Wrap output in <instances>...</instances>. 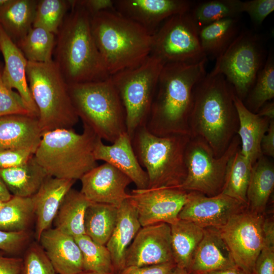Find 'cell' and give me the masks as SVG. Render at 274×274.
I'll return each mask as SVG.
<instances>
[{"label": "cell", "mask_w": 274, "mask_h": 274, "mask_svg": "<svg viewBox=\"0 0 274 274\" xmlns=\"http://www.w3.org/2000/svg\"><path fill=\"white\" fill-rule=\"evenodd\" d=\"M207 59L195 64L165 63L159 75L150 112L145 124L159 136H191L189 118L195 85L207 74Z\"/></svg>", "instance_id": "6da1fadb"}, {"label": "cell", "mask_w": 274, "mask_h": 274, "mask_svg": "<svg viewBox=\"0 0 274 274\" xmlns=\"http://www.w3.org/2000/svg\"><path fill=\"white\" fill-rule=\"evenodd\" d=\"M234 90L224 76L207 74L195 86L189 118L191 138L204 141L218 157L237 133Z\"/></svg>", "instance_id": "7a4b0ae2"}, {"label": "cell", "mask_w": 274, "mask_h": 274, "mask_svg": "<svg viewBox=\"0 0 274 274\" xmlns=\"http://www.w3.org/2000/svg\"><path fill=\"white\" fill-rule=\"evenodd\" d=\"M55 39L53 59L68 84L98 81L110 77L92 35L91 15L73 4Z\"/></svg>", "instance_id": "3957f363"}, {"label": "cell", "mask_w": 274, "mask_h": 274, "mask_svg": "<svg viewBox=\"0 0 274 274\" xmlns=\"http://www.w3.org/2000/svg\"><path fill=\"white\" fill-rule=\"evenodd\" d=\"M90 24L95 44L110 76L140 65L151 54L152 36L116 10L91 16Z\"/></svg>", "instance_id": "277c9868"}, {"label": "cell", "mask_w": 274, "mask_h": 274, "mask_svg": "<svg viewBox=\"0 0 274 274\" xmlns=\"http://www.w3.org/2000/svg\"><path fill=\"white\" fill-rule=\"evenodd\" d=\"M98 138L85 124L80 134L73 128L46 131L34 156L49 176L76 181L97 165L93 151Z\"/></svg>", "instance_id": "5b68a950"}, {"label": "cell", "mask_w": 274, "mask_h": 274, "mask_svg": "<svg viewBox=\"0 0 274 274\" xmlns=\"http://www.w3.org/2000/svg\"><path fill=\"white\" fill-rule=\"evenodd\" d=\"M191 136H159L143 125L134 132L131 143L137 159L146 168L149 188H179L187 175L185 152Z\"/></svg>", "instance_id": "8992f818"}, {"label": "cell", "mask_w": 274, "mask_h": 274, "mask_svg": "<svg viewBox=\"0 0 274 274\" xmlns=\"http://www.w3.org/2000/svg\"><path fill=\"white\" fill-rule=\"evenodd\" d=\"M68 85L79 118L99 138L113 143L126 132L125 110L110 77Z\"/></svg>", "instance_id": "52a82bcc"}, {"label": "cell", "mask_w": 274, "mask_h": 274, "mask_svg": "<svg viewBox=\"0 0 274 274\" xmlns=\"http://www.w3.org/2000/svg\"><path fill=\"white\" fill-rule=\"evenodd\" d=\"M26 78L43 133L73 128L79 118L71 100L68 84L53 60L45 63L28 61Z\"/></svg>", "instance_id": "ba28073f"}, {"label": "cell", "mask_w": 274, "mask_h": 274, "mask_svg": "<svg viewBox=\"0 0 274 274\" xmlns=\"http://www.w3.org/2000/svg\"><path fill=\"white\" fill-rule=\"evenodd\" d=\"M164 64L159 57L150 54L140 65L110 76L125 110L126 132L131 139L147 122Z\"/></svg>", "instance_id": "9c48e42d"}, {"label": "cell", "mask_w": 274, "mask_h": 274, "mask_svg": "<svg viewBox=\"0 0 274 274\" xmlns=\"http://www.w3.org/2000/svg\"><path fill=\"white\" fill-rule=\"evenodd\" d=\"M240 145L239 137L235 135L223 154L217 157L204 141L191 138L185 152L187 175L179 188L208 196L220 194L228 162L240 149Z\"/></svg>", "instance_id": "30bf717a"}, {"label": "cell", "mask_w": 274, "mask_h": 274, "mask_svg": "<svg viewBox=\"0 0 274 274\" xmlns=\"http://www.w3.org/2000/svg\"><path fill=\"white\" fill-rule=\"evenodd\" d=\"M261 38L246 31L239 32L226 51L216 59L210 73L224 76L243 101L252 87L265 60Z\"/></svg>", "instance_id": "8fae6325"}, {"label": "cell", "mask_w": 274, "mask_h": 274, "mask_svg": "<svg viewBox=\"0 0 274 274\" xmlns=\"http://www.w3.org/2000/svg\"><path fill=\"white\" fill-rule=\"evenodd\" d=\"M190 11L174 15L161 24L152 35L151 54L165 63L195 64L207 59L200 45L199 28Z\"/></svg>", "instance_id": "7c38bea8"}, {"label": "cell", "mask_w": 274, "mask_h": 274, "mask_svg": "<svg viewBox=\"0 0 274 274\" xmlns=\"http://www.w3.org/2000/svg\"><path fill=\"white\" fill-rule=\"evenodd\" d=\"M263 214L247 208L217 228L227 245L235 265L253 274L256 259L264 244Z\"/></svg>", "instance_id": "4fadbf2b"}, {"label": "cell", "mask_w": 274, "mask_h": 274, "mask_svg": "<svg viewBox=\"0 0 274 274\" xmlns=\"http://www.w3.org/2000/svg\"><path fill=\"white\" fill-rule=\"evenodd\" d=\"M188 191L179 188L134 189L129 198L134 204L142 227L176 222L186 202Z\"/></svg>", "instance_id": "5bb4252c"}, {"label": "cell", "mask_w": 274, "mask_h": 274, "mask_svg": "<svg viewBox=\"0 0 274 274\" xmlns=\"http://www.w3.org/2000/svg\"><path fill=\"white\" fill-rule=\"evenodd\" d=\"M247 208L246 203L221 193L208 196L190 191L178 218L191 221L203 228H218Z\"/></svg>", "instance_id": "9a60e30c"}, {"label": "cell", "mask_w": 274, "mask_h": 274, "mask_svg": "<svg viewBox=\"0 0 274 274\" xmlns=\"http://www.w3.org/2000/svg\"><path fill=\"white\" fill-rule=\"evenodd\" d=\"M170 262H174L170 225L158 223L141 227L126 251L125 267Z\"/></svg>", "instance_id": "2e32d148"}, {"label": "cell", "mask_w": 274, "mask_h": 274, "mask_svg": "<svg viewBox=\"0 0 274 274\" xmlns=\"http://www.w3.org/2000/svg\"><path fill=\"white\" fill-rule=\"evenodd\" d=\"M80 180V192L92 202L110 204L118 208L129 196L126 189L132 183L131 179L106 162L86 173Z\"/></svg>", "instance_id": "e0dca14e"}, {"label": "cell", "mask_w": 274, "mask_h": 274, "mask_svg": "<svg viewBox=\"0 0 274 274\" xmlns=\"http://www.w3.org/2000/svg\"><path fill=\"white\" fill-rule=\"evenodd\" d=\"M116 11L136 22L151 36L169 17L189 12L193 3L187 0H115Z\"/></svg>", "instance_id": "ac0fdd59"}, {"label": "cell", "mask_w": 274, "mask_h": 274, "mask_svg": "<svg viewBox=\"0 0 274 274\" xmlns=\"http://www.w3.org/2000/svg\"><path fill=\"white\" fill-rule=\"evenodd\" d=\"M96 160H102L122 172L134 183L136 189L148 188V175L140 165L127 132L122 133L110 145L104 144L98 138L94 151Z\"/></svg>", "instance_id": "d6986e66"}, {"label": "cell", "mask_w": 274, "mask_h": 274, "mask_svg": "<svg viewBox=\"0 0 274 274\" xmlns=\"http://www.w3.org/2000/svg\"><path fill=\"white\" fill-rule=\"evenodd\" d=\"M0 51L5 63L2 71L3 83L8 88L16 90L31 114L38 118V109L31 96L26 78L28 61L1 25Z\"/></svg>", "instance_id": "ffe728a7"}, {"label": "cell", "mask_w": 274, "mask_h": 274, "mask_svg": "<svg viewBox=\"0 0 274 274\" xmlns=\"http://www.w3.org/2000/svg\"><path fill=\"white\" fill-rule=\"evenodd\" d=\"M38 242L56 274H78L83 271L81 251L73 237L50 228L42 233Z\"/></svg>", "instance_id": "44dd1931"}, {"label": "cell", "mask_w": 274, "mask_h": 274, "mask_svg": "<svg viewBox=\"0 0 274 274\" xmlns=\"http://www.w3.org/2000/svg\"><path fill=\"white\" fill-rule=\"evenodd\" d=\"M76 181L48 176L31 197L36 219L35 237L50 228L59 208Z\"/></svg>", "instance_id": "7402d4cb"}, {"label": "cell", "mask_w": 274, "mask_h": 274, "mask_svg": "<svg viewBox=\"0 0 274 274\" xmlns=\"http://www.w3.org/2000/svg\"><path fill=\"white\" fill-rule=\"evenodd\" d=\"M141 227L136 209L128 197L118 208L116 223L106 245L111 255L114 274L125 267L126 251Z\"/></svg>", "instance_id": "603a6c76"}, {"label": "cell", "mask_w": 274, "mask_h": 274, "mask_svg": "<svg viewBox=\"0 0 274 274\" xmlns=\"http://www.w3.org/2000/svg\"><path fill=\"white\" fill-rule=\"evenodd\" d=\"M43 132L38 118L29 115L13 114L0 118V150L36 151Z\"/></svg>", "instance_id": "cb8c5ba5"}, {"label": "cell", "mask_w": 274, "mask_h": 274, "mask_svg": "<svg viewBox=\"0 0 274 274\" xmlns=\"http://www.w3.org/2000/svg\"><path fill=\"white\" fill-rule=\"evenodd\" d=\"M237 267L230 251L216 228H204L203 236L195 253L189 273L204 274Z\"/></svg>", "instance_id": "d4e9b609"}, {"label": "cell", "mask_w": 274, "mask_h": 274, "mask_svg": "<svg viewBox=\"0 0 274 274\" xmlns=\"http://www.w3.org/2000/svg\"><path fill=\"white\" fill-rule=\"evenodd\" d=\"M233 101L238 119L237 133L241 142L240 151L252 166L263 155L261 143L270 120L248 110L235 93Z\"/></svg>", "instance_id": "484cf974"}, {"label": "cell", "mask_w": 274, "mask_h": 274, "mask_svg": "<svg viewBox=\"0 0 274 274\" xmlns=\"http://www.w3.org/2000/svg\"><path fill=\"white\" fill-rule=\"evenodd\" d=\"M49 176L34 155L21 165L0 169V177L13 196L31 197Z\"/></svg>", "instance_id": "4316f807"}, {"label": "cell", "mask_w": 274, "mask_h": 274, "mask_svg": "<svg viewBox=\"0 0 274 274\" xmlns=\"http://www.w3.org/2000/svg\"><path fill=\"white\" fill-rule=\"evenodd\" d=\"M173 259L177 267L190 270L195 253L204 234V228L185 220L170 225Z\"/></svg>", "instance_id": "83f0119b"}, {"label": "cell", "mask_w": 274, "mask_h": 274, "mask_svg": "<svg viewBox=\"0 0 274 274\" xmlns=\"http://www.w3.org/2000/svg\"><path fill=\"white\" fill-rule=\"evenodd\" d=\"M38 1L8 0L0 7V25L16 44L32 27Z\"/></svg>", "instance_id": "f1b7e54d"}, {"label": "cell", "mask_w": 274, "mask_h": 274, "mask_svg": "<svg viewBox=\"0 0 274 274\" xmlns=\"http://www.w3.org/2000/svg\"><path fill=\"white\" fill-rule=\"evenodd\" d=\"M273 188V163L262 155L252 167L247 191V209L263 214Z\"/></svg>", "instance_id": "f546056e"}, {"label": "cell", "mask_w": 274, "mask_h": 274, "mask_svg": "<svg viewBox=\"0 0 274 274\" xmlns=\"http://www.w3.org/2000/svg\"><path fill=\"white\" fill-rule=\"evenodd\" d=\"M92 202L80 191L71 188L65 196L54 220V228L74 238L85 234V214Z\"/></svg>", "instance_id": "4dcf8cb0"}, {"label": "cell", "mask_w": 274, "mask_h": 274, "mask_svg": "<svg viewBox=\"0 0 274 274\" xmlns=\"http://www.w3.org/2000/svg\"><path fill=\"white\" fill-rule=\"evenodd\" d=\"M237 17L217 21L199 28L201 48L207 57L216 59L228 48L239 33Z\"/></svg>", "instance_id": "1f68e13d"}, {"label": "cell", "mask_w": 274, "mask_h": 274, "mask_svg": "<svg viewBox=\"0 0 274 274\" xmlns=\"http://www.w3.org/2000/svg\"><path fill=\"white\" fill-rule=\"evenodd\" d=\"M118 207L92 202L87 208L84 217L85 234L95 243L106 245L115 226Z\"/></svg>", "instance_id": "d6a6232c"}, {"label": "cell", "mask_w": 274, "mask_h": 274, "mask_svg": "<svg viewBox=\"0 0 274 274\" xmlns=\"http://www.w3.org/2000/svg\"><path fill=\"white\" fill-rule=\"evenodd\" d=\"M35 218L31 197L12 195L3 202L0 210V230L10 232L30 230Z\"/></svg>", "instance_id": "836d02e7"}, {"label": "cell", "mask_w": 274, "mask_h": 274, "mask_svg": "<svg viewBox=\"0 0 274 274\" xmlns=\"http://www.w3.org/2000/svg\"><path fill=\"white\" fill-rule=\"evenodd\" d=\"M252 167L239 149L228 162L221 193L247 205V191Z\"/></svg>", "instance_id": "e575fe53"}, {"label": "cell", "mask_w": 274, "mask_h": 274, "mask_svg": "<svg viewBox=\"0 0 274 274\" xmlns=\"http://www.w3.org/2000/svg\"><path fill=\"white\" fill-rule=\"evenodd\" d=\"M55 35L40 27H32L16 45L28 61L45 63L53 60Z\"/></svg>", "instance_id": "d590c367"}, {"label": "cell", "mask_w": 274, "mask_h": 274, "mask_svg": "<svg viewBox=\"0 0 274 274\" xmlns=\"http://www.w3.org/2000/svg\"><path fill=\"white\" fill-rule=\"evenodd\" d=\"M242 1L212 0L193 6L190 13L198 28L222 19L237 17L242 13Z\"/></svg>", "instance_id": "8d00e7d4"}, {"label": "cell", "mask_w": 274, "mask_h": 274, "mask_svg": "<svg viewBox=\"0 0 274 274\" xmlns=\"http://www.w3.org/2000/svg\"><path fill=\"white\" fill-rule=\"evenodd\" d=\"M273 97L274 59L272 54H270L259 71L255 81L245 98L244 105L250 111L257 113Z\"/></svg>", "instance_id": "74e56055"}, {"label": "cell", "mask_w": 274, "mask_h": 274, "mask_svg": "<svg viewBox=\"0 0 274 274\" xmlns=\"http://www.w3.org/2000/svg\"><path fill=\"white\" fill-rule=\"evenodd\" d=\"M74 238L81 251L83 271L114 274L111 255L106 245L95 243L86 234Z\"/></svg>", "instance_id": "f35d334b"}, {"label": "cell", "mask_w": 274, "mask_h": 274, "mask_svg": "<svg viewBox=\"0 0 274 274\" xmlns=\"http://www.w3.org/2000/svg\"><path fill=\"white\" fill-rule=\"evenodd\" d=\"M71 8L70 1H38L32 27L42 28L56 36Z\"/></svg>", "instance_id": "ab89813d"}, {"label": "cell", "mask_w": 274, "mask_h": 274, "mask_svg": "<svg viewBox=\"0 0 274 274\" xmlns=\"http://www.w3.org/2000/svg\"><path fill=\"white\" fill-rule=\"evenodd\" d=\"M20 274H56L50 260L38 241H31L24 250Z\"/></svg>", "instance_id": "60d3db41"}, {"label": "cell", "mask_w": 274, "mask_h": 274, "mask_svg": "<svg viewBox=\"0 0 274 274\" xmlns=\"http://www.w3.org/2000/svg\"><path fill=\"white\" fill-rule=\"evenodd\" d=\"M2 69L0 65V118L13 114L34 116L19 93L4 84L2 79Z\"/></svg>", "instance_id": "b9f144b4"}, {"label": "cell", "mask_w": 274, "mask_h": 274, "mask_svg": "<svg viewBox=\"0 0 274 274\" xmlns=\"http://www.w3.org/2000/svg\"><path fill=\"white\" fill-rule=\"evenodd\" d=\"M30 230L10 232L0 230V250L7 255L22 257V254L32 241Z\"/></svg>", "instance_id": "7bdbcfd3"}, {"label": "cell", "mask_w": 274, "mask_h": 274, "mask_svg": "<svg viewBox=\"0 0 274 274\" xmlns=\"http://www.w3.org/2000/svg\"><path fill=\"white\" fill-rule=\"evenodd\" d=\"M273 10V0L242 1V13H247L249 15L252 22L257 25H261L266 17Z\"/></svg>", "instance_id": "ee69618b"}, {"label": "cell", "mask_w": 274, "mask_h": 274, "mask_svg": "<svg viewBox=\"0 0 274 274\" xmlns=\"http://www.w3.org/2000/svg\"><path fill=\"white\" fill-rule=\"evenodd\" d=\"M253 274H274V237H264V244L255 261Z\"/></svg>", "instance_id": "f6af8a7d"}, {"label": "cell", "mask_w": 274, "mask_h": 274, "mask_svg": "<svg viewBox=\"0 0 274 274\" xmlns=\"http://www.w3.org/2000/svg\"><path fill=\"white\" fill-rule=\"evenodd\" d=\"M35 152L28 149H1L0 169L21 165L32 157Z\"/></svg>", "instance_id": "bcb514c9"}, {"label": "cell", "mask_w": 274, "mask_h": 274, "mask_svg": "<svg viewBox=\"0 0 274 274\" xmlns=\"http://www.w3.org/2000/svg\"><path fill=\"white\" fill-rule=\"evenodd\" d=\"M176 266L174 262L144 266H127L116 274H172Z\"/></svg>", "instance_id": "7dc6e473"}, {"label": "cell", "mask_w": 274, "mask_h": 274, "mask_svg": "<svg viewBox=\"0 0 274 274\" xmlns=\"http://www.w3.org/2000/svg\"><path fill=\"white\" fill-rule=\"evenodd\" d=\"M71 2L83 8L91 16L104 11L115 10L114 0H72Z\"/></svg>", "instance_id": "c3c4849f"}, {"label": "cell", "mask_w": 274, "mask_h": 274, "mask_svg": "<svg viewBox=\"0 0 274 274\" xmlns=\"http://www.w3.org/2000/svg\"><path fill=\"white\" fill-rule=\"evenodd\" d=\"M22 266V257L10 256L0 250V274H20Z\"/></svg>", "instance_id": "681fc988"}, {"label": "cell", "mask_w": 274, "mask_h": 274, "mask_svg": "<svg viewBox=\"0 0 274 274\" xmlns=\"http://www.w3.org/2000/svg\"><path fill=\"white\" fill-rule=\"evenodd\" d=\"M263 155L274 156V120L270 121L267 131L264 135L261 143Z\"/></svg>", "instance_id": "f907efd6"}, {"label": "cell", "mask_w": 274, "mask_h": 274, "mask_svg": "<svg viewBox=\"0 0 274 274\" xmlns=\"http://www.w3.org/2000/svg\"><path fill=\"white\" fill-rule=\"evenodd\" d=\"M257 114L260 116L266 118L269 120H274V103H265L258 111Z\"/></svg>", "instance_id": "816d5d0a"}, {"label": "cell", "mask_w": 274, "mask_h": 274, "mask_svg": "<svg viewBox=\"0 0 274 274\" xmlns=\"http://www.w3.org/2000/svg\"><path fill=\"white\" fill-rule=\"evenodd\" d=\"M204 274H250L241 268L235 267L232 268L226 269L211 271Z\"/></svg>", "instance_id": "f5cc1de1"}, {"label": "cell", "mask_w": 274, "mask_h": 274, "mask_svg": "<svg viewBox=\"0 0 274 274\" xmlns=\"http://www.w3.org/2000/svg\"><path fill=\"white\" fill-rule=\"evenodd\" d=\"M12 196V195L8 191L0 177V200L4 202L6 201Z\"/></svg>", "instance_id": "db71d44e"}, {"label": "cell", "mask_w": 274, "mask_h": 274, "mask_svg": "<svg viewBox=\"0 0 274 274\" xmlns=\"http://www.w3.org/2000/svg\"><path fill=\"white\" fill-rule=\"evenodd\" d=\"M172 274H190L186 269L176 266Z\"/></svg>", "instance_id": "11a10c76"}, {"label": "cell", "mask_w": 274, "mask_h": 274, "mask_svg": "<svg viewBox=\"0 0 274 274\" xmlns=\"http://www.w3.org/2000/svg\"><path fill=\"white\" fill-rule=\"evenodd\" d=\"M78 274H107V273L96 272L82 271Z\"/></svg>", "instance_id": "9f6ffc18"}, {"label": "cell", "mask_w": 274, "mask_h": 274, "mask_svg": "<svg viewBox=\"0 0 274 274\" xmlns=\"http://www.w3.org/2000/svg\"><path fill=\"white\" fill-rule=\"evenodd\" d=\"M8 0H0V7L6 4Z\"/></svg>", "instance_id": "6f0895ef"}, {"label": "cell", "mask_w": 274, "mask_h": 274, "mask_svg": "<svg viewBox=\"0 0 274 274\" xmlns=\"http://www.w3.org/2000/svg\"><path fill=\"white\" fill-rule=\"evenodd\" d=\"M3 202L4 201H2V200H0V210L3 206Z\"/></svg>", "instance_id": "680465c9"}]
</instances>
